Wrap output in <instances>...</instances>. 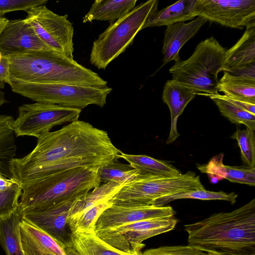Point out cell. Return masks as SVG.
Masks as SVG:
<instances>
[{
    "mask_svg": "<svg viewBox=\"0 0 255 255\" xmlns=\"http://www.w3.org/2000/svg\"><path fill=\"white\" fill-rule=\"evenodd\" d=\"M136 2V0H96L83 17V22L101 20L113 23L131 10Z\"/></svg>",
    "mask_w": 255,
    "mask_h": 255,
    "instance_id": "obj_24",
    "label": "cell"
},
{
    "mask_svg": "<svg viewBox=\"0 0 255 255\" xmlns=\"http://www.w3.org/2000/svg\"><path fill=\"white\" fill-rule=\"evenodd\" d=\"M21 220L18 209L10 217L0 219V245L6 255H25L20 236Z\"/></svg>",
    "mask_w": 255,
    "mask_h": 255,
    "instance_id": "obj_26",
    "label": "cell"
},
{
    "mask_svg": "<svg viewBox=\"0 0 255 255\" xmlns=\"http://www.w3.org/2000/svg\"><path fill=\"white\" fill-rule=\"evenodd\" d=\"M207 21L205 18L198 16L189 22H178L167 26L162 49L163 63L160 68L171 61L179 60L181 48Z\"/></svg>",
    "mask_w": 255,
    "mask_h": 255,
    "instance_id": "obj_16",
    "label": "cell"
},
{
    "mask_svg": "<svg viewBox=\"0 0 255 255\" xmlns=\"http://www.w3.org/2000/svg\"><path fill=\"white\" fill-rule=\"evenodd\" d=\"M22 194L21 186L6 191H0V219L10 217L18 209V199Z\"/></svg>",
    "mask_w": 255,
    "mask_h": 255,
    "instance_id": "obj_33",
    "label": "cell"
},
{
    "mask_svg": "<svg viewBox=\"0 0 255 255\" xmlns=\"http://www.w3.org/2000/svg\"><path fill=\"white\" fill-rule=\"evenodd\" d=\"M43 51L54 50L39 37L25 18L9 20L0 34V52L3 56Z\"/></svg>",
    "mask_w": 255,
    "mask_h": 255,
    "instance_id": "obj_14",
    "label": "cell"
},
{
    "mask_svg": "<svg viewBox=\"0 0 255 255\" xmlns=\"http://www.w3.org/2000/svg\"><path fill=\"white\" fill-rule=\"evenodd\" d=\"M158 5L157 0L141 2L123 17L110 23L93 42L90 63L98 69H105L132 42L147 20L158 11Z\"/></svg>",
    "mask_w": 255,
    "mask_h": 255,
    "instance_id": "obj_6",
    "label": "cell"
},
{
    "mask_svg": "<svg viewBox=\"0 0 255 255\" xmlns=\"http://www.w3.org/2000/svg\"><path fill=\"white\" fill-rule=\"evenodd\" d=\"M178 220L174 218L145 220L95 232L108 245L126 253L138 255L151 237L173 230Z\"/></svg>",
    "mask_w": 255,
    "mask_h": 255,
    "instance_id": "obj_10",
    "label": "cell"
},
{
    "mask_svg": "<svg viewBox=\"0 0 255 255\" xmlns=\"http://www.w3.org/2000/svg\"><path fill=\"white\" fill-rule=\"evenodd\" d=\"M100 184L96 170L85 167L68 169L21 186L18 209L21 212L76 199Z\"/></svg>",
    "mask_w": 255,
    "mask_h": 255,
    "instance_id": "obj_4",
    "label": "cell"
},
{
    "mask_svg": "<svg viewBox=\"0 0 255 255\" xmlns=\"http://www.w3.org/2000/svg\"><path fill=\"white\" fill-rule=\"evenodd\" d=\"M6 57L9 75L17 80L37 83L107 87V82L98 74L55 51L30 52Z\"/></svg>",
    "mask_w": 255,
    "mask_h": 255,
    "instance_id": "obj_3",
    "label": "cell"
},
{
    "mask_svg": "<svg viewBox=\"0 0 255 255\" xmlns=\"http://www.w3.org/2000/svg\"><path fill=\"white\" fill-rule=\"evenodd\" d=\"M69 244L75 255H134L108 245L97 236L95 231L71 232Z\"/></svg>",
    "mask_w": 255,
    "mask_h": 255,
    "instance_id": "obj_22",
    "label": "cell"
},
{
    "mask_svg": "<svg viewBox=\"0 0 255 255\" xmlns=\"http://www.w3.org/2000/svg\"><path fill=\"white\" fill-rule=\"evenodd\" d=\"M8 19L4 17H0V34L7 24Z\"/></svg>",
    "mask_w": 255,
    "mask_h": 255,
    "instance_id": "obj_40",
    "label": "cell"
},
{
    "mask_svg": "<svg viewBox=\"0 0 255 255\" xmlns=\"http://www.w3.org/2000/svg\"><path fill=\"white\" fill-rule=\"evenodd\" d=\"M21 186L13 177H6L0 174V191H6Z\"/></svg>",
    "mask_w": 255,
    "mask_h": 255,
    "instance_id": "obj_39",
    "label": "cell"
},
{
    "mask_svg": "<svg viewBox=\"0 0 255 255\" xmlns=\"http://www.w3.org/2000/svg\"><path fill=\"white\" fill-rule=\"evenodd\" d=\"M101 183H106L110 181L119 184H126L134 179L139 175V171L129 164L112 161L100 167L97 170Z\"/></svg>",
    "mask_w": 255,
    "mask_h": 255,
    "instance_id": "obj_29",
    "label": "cell"
},
{
    "mask_svg": "<svg viewBox=\"0 0 255 255\" xmlns=\"http://www.w3.org/2000/svg\"><path fill=\"white\" fill-rule=\"evenodd\" d=\"M171 206H122L112 205L97 220L95 231L113 228L140 221L174 217Z\"/></svg>",
    "mask_w": 255,
    "mask_h": 255,
    "instance_id": "obj_15",
    "label": "cell"
},
{
    "mask_svg": "<svg viewBox=\"0 0 255 255\" xmlns=\"http://www.w3.org/2000/svg\"><path fill=\"white\" fill-rule=\"evenodd\" d=\"M26 12L25 20L39 37L54 51L74 60V28L67 15L56 14L45 5L33 7Z\"/></svg>",
    "mask_w": 255,
    "mask_h": 255,
    "instance_id": "obj_11",
    "label": "cell"
},
{
    "mask_svg": "<svg viewBox=\"0 0 255 255\" xmlns=\"http://www.w3.org/2000/svg\"><path fill=\"white\" fill-rule=\"evenodd\" d=\"M208 97H215L223 100L255 115V105L234 100L219 93L210 95Z\"/></svg>",
    "mask_w": 255,
    "mask_h": 255,
    "instance_id": "obj_37",
    "label": "cell"
},
{
    "mask_svg": "<svg viewBox=\"0 0 255 255\" xmlns=\"http://www.w3.org/2000/svg\"><path fill=\"white\" fill-rule=\"evenodd\" d=\"M18 112V117L13 123L15 136L38 138L56 126L78 120L81 110L35 102L21 105Z\"/></svg>",
    "mask_w": 255,
    "mask_h": 255,
    "instance_id": "obj_9",
    "label": "cell"
},
{
    "mask_svg": "<svg viewBox=\"0 0 255 255\" xmlns=\"http://www.w3.org/2000/svg\"><path fill=\"white\" fill-rule=\"evenodd\" d=\"M8 84L12 92L35 102L57 104L82 110L89 105L103 107L111 88L82 86L65 84L37 83L17 80L9 75Z\"/></svg>",
    "mask_w": 255,
    "mask_h": 255,
    "instance_id": "obj_8",
    "label": "cell"
},
{
    "mask_svg": "<svg viewBox=\"0 0 255 255\" xmlns=\"http://www.w3.org/2000/svg\"><path fill=\"white\" fill-rule=\"evenodd\" d=\"M124 185L110 181L78 198L71 206L68 217L78 215L101 201L112 198Z\"/></svg>",
    "mask_w": 255,
    "mask_h": 255,
    "instance_id": "obj_27",
    "label": "cell"
},
{
    "mask_svg": "<svg viewBox=\"0 0 255 255\" xmlns=\"http://www.w3.org/2000/svg\"><path fill=\"white\" fill-rule=\"evenodd\" d=\"M188 245L204 252L255 255V199L230 212L184 225Z\"/></svg>",
    "mask_w": 255,
    "mask_h": 255,
    "instance_id": "obj_2",
    "label": "cell"
},
{
    "mask_svg": "<svg viewBox=\"0 0 255 255\" xmlns=\"http://www.w3.org/2000/svg\"><path fill=\"white\" fill-rule=\"evenodd\" d=\"M226 71L238 75L241 71H255V26L246 28L239 40L226 50L224 60Z\"/></svg>",
    "mask_w": 255,
    "mask_h": 255,
    "instance_id": "obj_18",
    "label": "cell"
},
{
    "mask_svg": "<svg viewBox=\"0 0 255 255\" xmlns=\"http://www.w3.org/2000/svg\"><path fill=\"white\" fill-rule=\"evenodd\" d=\"M218 91L233 100L255 105V77L224 71L219 81Z\"/></svg>",
    "mask_w": 255,
    "mask_h": 255,
    "instance_id": "obj_21",
    "label": "cell"
},
{
    "mask_svg": "<svg viewBox=\"0 0 255 255\" xmlns=\"http://www.w3.org/2000/svg\"><path fill=\"white\" fill-rule=\"evenodd\" d=\"M200 14L198 0H180L157 11L146 22L142 29L168 26L178 22L194 19Z\"/></svg>",
    "mask_w": 255,
    "mask_h": 255,
    "instance_id": "obj_20",
    "label": "cell"
},
{
    "mask_svg": "<svg viewBox=\"0 0 255 255\" xmlns=\"http://www.w3.org/2000/svg\"><path fill=\"white\" fill-rule=\"evenodd\" d=\"M7 103L4 93L0 91V108ZM11 116L0 115V174L11 177L9 166L16 155V145Z\"/></svg>",
    "mask_w": 255,
    "mask_h": 255,
    "instance_id": "obj_23",
    "label": "cell"
},
{
    "mask_svg": "<svg viewBox=\"0 0 255 255\" xmlns=\"http://www.w3.org/2000/svg\"><path fill=\"white\" fill-rule=\"evenodd\" d=\"M47 0H0V17L11 11L24 10L45 5Z\"/></svg>",
    "mask_w": 255,
    "mask_h": 255,
    "instance_id": "obj_36",
    "label": "cell"
},
{
    "mask_svg": "<svg viewBox=\"0 0 255 255\" xmlns=\"http://www.w3.org/2000/svg\"><path fill=\"white\" fill-rule=\"evenodd\" d=\"M231 138L237 141L243 161L249 167H255V130L248 128L238 129Z\"/></svg>",
    "mask_w": 255,
    "mask_h": 255,
    "instance_id": "obj_32",
    "label": "cell"
},
{
    "mask_svg": "<svg viewBox=\"0 0 255 255\" xmlns=\"http://www.w3.org/2000/svg\"><path fill=\"white\" fill-rule=\"evenodd\" d=\"M138 255H208L207 252L188 246H162L149 249Z\"/></svg>",
    "mask_w": 255,
    "mask_h": 255,
    "instance_id": "obj_35",
    "label": "cell"
},
{
    "mask_svg": "<svg viewBox=\"0 0 255 255\" xmlns=\"http://www.w3.org/2000/svg\"><path fill=\"white\" fill-rule=\"evenodd\" d=\"M119 157L126 160L132 167L137 170L139 176H170L182 174L172 165L145 155L128 154L121 152Z\"/></svg>",
    "mask_w": 255,
    "mask_h": 255,
    "instance_id": "obj_25",
    "label": "cell"
},
{
    "mask_svg": "<svg viewBox=\"0 0 255 255\" xmlns=\"http://www.w3.org/2000/svg\"><path fill=\"white\" fill-rule=\"evenodd\" d=\"M200 14L211 22L242 29L255 26V0H198Z\"/></svg>",
    "mask_w": 255,
    "mask_h": 255,
    "instance_id": "obj_12",
    "label": "cell"
},
{
    "mask_svg": "<svg viewBox=\"0 0 255 255\" xmlns=\"http://www.w3.org/2000/svg\"><path fill=\"white\" fill-rule=\"evenodd\" d=\"M204 189L199 176L191 171L176 176H138L125 184L111 201L117 206H146L161 197Z\"/></svg>",
    "mask_w": 255,
    "mask_h": 255,
    "instance_id": "obj_7",
    "label": "cell"
},
{
    "mask_svg": "<svg viewBox=\"0 0 255 255\" xmlns=\"http://www.w3.org/2000/svg\"><path fill=\"white\" fill-rule=\"evenodd\" d=\"M238 195L234 192L227 193L223 191L214 192L204 189L180 193L161 197L155 200L152 205L162 206L177 199H194L203 200H224L234 204L236 202Z\"/></svg>",
    "mask_w": 255,
    "mask_h": 255,
    "instance_id": "obj_30",
    "label": "cell"
},
{
    "mask_svg": "<svg viewBox=\"0 0 255 255\" xmlns=\"http://www.w3.org/2000/svg\"><path fill=\"white\" fill-rule=\"evenodd\" d=\"M111 198L103 200L78 215L68 217L67 225L71 232L95 231L96 222L101 214L113 205Z\"/></svg>",
    "mask_w": 255,
    "mask_h": 255,
    "instance_id": "obj_28",
    "label": "cell"
},
{
    "mask_svg": "<svg viewBox=\"0 0 255 255\" xmlns=\"http://www.w3.org/2000/svg\"><path fill=\"white\" fill-rule=\"evenodd\" d=\"M121 152L106 131L77 120L37 138L36 146L29 153L11 161L9 172L21 187L77 167L97 171L117 161Z\"/></svg>",
    "mask_w": 255,
    "mask_h": 255,
    "instance_id": "obj_1",
    "label": "cell"
},
{
    "mask_svg": "<svg viewBox=\"0 0 255 255\" xmlns=\"http://www.w3.org/2000/svg\"><path fill=\"white\" fill-rule=\"evenodd\" d=\"M218 107L221 114L236 125L243 124L247 128L255 130V115L226 101L211 97Z\"/></svg>",
    "mask_w": 255,
    "mask_h": 255,
    "instance_id": "obj_31",
    "label": "cell"
},
{
    "mask_svg": "<svg viewBox=\"0 0 255 255\" xmlns=\"http://www.w3.org/2000/svg\"><path fill=\"white\" fill-rule=\"evenodd\" d=\"M226 50L214 37L201 41L189 58L175 62L170 68L172 79L194 90L197 95L209 97L218 94V75L226 71Z\"/></svg>",
    "mask_w": 255,
    "mask_h": 255,
    "instance_id": "obj_5",
    "label": "cell"
},
{
    "mask_svg": "<svg viewBox=\"0 0 255 255\" xmlns=\"http://www.w3.org/2000/svg\"><path fill=\"white\" fill-rule=\"evenodd\" d=\"M9 70L7 59L0 52V82L8 83Z\"/></svg>",
    "mask_w": 255,
    "mask_h": 255,
    "instance_id": "obj_38",
    "label": "cell"
},
{
    "mask_svg": "<svg viewBox=\"0 0 255 255\" xmlns=\"http://www.w3.org/2000/svg\"><path fill=\"white\" fill-rule=\"evenodd\" d=\"M225 178L232 182L255 185V167L224 165Z\"/></svg>",
    "mask_w": 255,
    "mask_h": 255,
    "instance_id": "obj_34",
    "label": "cell"
},
{
    "mask_svg": "<svg viewBox=\"0 0 255 255\" xmlns=\"http://www.w3.org/2000/svg\"><path fill=\"white\" fill-rule=\"evenodd\" d=\"M196 95L194 90L175 80L172 79L165 83L162 100L168 106L171 116V127L167 144L173 142L180 135L177 129L178 118Z\"/></svg>",
    "mask_w": 255,
    "mask_h": 255,
    "instance_id": "obj_19",
    "label": "cell"
},
{
    "mask_svg": "<svg viewBox=\"0 0 255 255\" xmlns=\"http://www.w3.org/2000/svg\"><path fill=\"white\" fill-rule=\"evenodd\" d=\"M19 231L25 255H71L49 235L22 219Z\"/></svg>",
    "mask_w": 255,
    "mask_h": 255,
    "instance_id": "obj_17",
    "label": "cell"
},
{
    "mask_svg": "<svg viewBox=\"0 0 255 255\" xmlns=\"http://www.w3.org/2000/svg\"><path fill=\"white\" fill-rule=\"evenodd\" d=\"M208 254V255H234L232 254H227V253H220L215 251H209L207 252Z\"/></svg>",
    "mask_w": 255,
    "mask_h": 255,
    "instance_id": "obj_41",
    "label": "cell"
},
{
    "mask_svg": "<svg viewBox=\"0 0 255 255\" xmlns=\"http://www.w3.org/2000/svg\"><path fill=\"white\" fill-rule=\"evenodd\" d=\"M75 200L24 210L20 212L21 219L44 231L73 255L69 244L70 234L67 232V219L69 210Z\"/></svg>",
    "mask_w": 255,
    "mask_h": 255,
    "instance_id": "obj_13",
    "label": "cell"
}]
</instances>
